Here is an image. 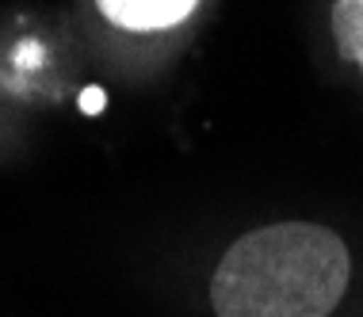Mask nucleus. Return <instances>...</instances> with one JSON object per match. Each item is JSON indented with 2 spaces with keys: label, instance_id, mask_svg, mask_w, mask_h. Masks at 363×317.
<instances>
[{
  "label": "nucleus",
  "instance_id": "nucleus-1",
  "mask_svg": "<svg viewBox=\"0 0 363 317\" xmlns=\"http://www.w3.org/2000/svg\"><path fill=\"white\" fill-rule=\"evenodd\" d=\"M352 256L329 226L272 222L225 249L211 279L218 317H329L348 291Z\"/></svg>",
  "mask_w": 363,
  "mask_h": 317
},
{
  "label": "nucleus",
  "instance_id": "nucleus-2",
  "mask_svg": "<svg viewBox=\"0 0 363 317\" xmlns=\"http://www.w3.org/2000/svg\"><path fill=\"white\" fill-rule=\"evenodd\" d=\"M92 4L115 31L153 38L188 27L199 16L203 0H92Z\"/></svg>",
  "mask_w": 363,
  "mask_h": 317
},
{
  "label": "nucleus",
  "instance_id": "nucleus-3",
  "mask_svg": "<svg viewBox=\"0 0 363 317\" xmlns=\"http://www.w3.org/2000/svg\"><path fill=\"white\" fill-rule=\"evenodd\" d=\"M329 38L340 65L363 81V0H333L329 4Z\"/></svg>",
  "mask_w": 363,
  "mask_h": 317
}]
</instances>
